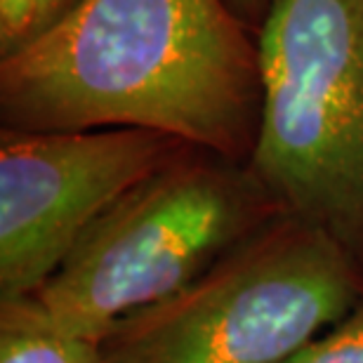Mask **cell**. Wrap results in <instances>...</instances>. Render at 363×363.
<instances>
[{
    "mask_svg": "<svg viewBox=\"0 0 363 363\" xmlns=\"http://www.w3.org/2000/svg\"><path fill=\"white\" fill-rule=\"evenodd\" d=\"M257 33L229 0H81L0 60V130L137 128L250 163Z\"/></svg>",
    "mask_w": 363,
    "mask_h": 363,
    "instance_id": "cell-1",
    "label": "cell"
},
{
    "mask_svg": "<svg viewBox=\"0 0 363 363\" xmlns=\"http://www.w3.org/2000/svg\"><path fill=\"white\" fill-rule=\"evenodd\" d=\"M229 3L236 10L238 17H241L252 31H257L259 24H262L264 17H267V12H269L274 0H229Z\"/></svg>",
    "mask_w": 363,
    "mask_h": 363,
    "instance_id": "cell-9",
    "label": "cell"
},
{
    "mask_svg": "<svg viewBox=\"0 0 363 363\" xmlns=\"http://www.w3.org/2000/svg\"><path fill=\"white\" fill-rule=\"evenodd\" d=\"M81 0H0V60L31 45Z\"/></svg>",
    "mask_w": 363,
    "mask_h": 363,
    "instance_id": "cell-7",
    "label": "cell"
},
{
    "mask_svg": "<svg viewBox=\"0 0 363 363\" xmlns=\"http://www.w3.org/2000/svg\"><path fill=\"white\" fill-rule=\"evenodd\" d=\"M363 300V274L314 224L281 215L101 340L104 363H286Z\"/></svg>",
    "mask_w": 363,
    "mask_h": 363,
    "instance_id": "cell-4",
    "label": "cell"
},
{
    "mask_svg": "<svg viewBox=\"0 0 363 363\" xmlns=\"http://www.w3.org/2000/svg\"><path fill=\"white\" fill-rule=\"evenodd\" d=\"M0 363H104L101 342L62 330L35 297L0 302Z\"/></svg>",
    "mask_w": 363,
    "mask_h": 363,
    "instance_id": "cell-6",
    "label": "cell"
},
{
    "mask_svg": "<svg viewBox=\"0 0 363 363\" xmlns=\"http://www.w3.org/2000/svg\"><path fill=\"white\" fill-rule=\"evenodd\" d=\"M281 215L250 163L189 147L108 208L31 297L62 330L101 342Z\"/></svg>",
    "mask_w": 363,
    "mask_h": 363,
    "instance_id": "cell-2",
    "label": "cell"
},
{
    "mask_svg": "<svg viewBox=\"0 0 363 363\" xmlns=\"http://www.w3.org/2000/svg\"><path fill=\"white\" fill-rule=\"evenodd\" d=\"M286 363H363V300Z\"/></svg>",
    "mask_w": 363,
    "mask_h": 363,
    "instance_id": "cell-8",
    "label": "cell"
},
{
    "mask_svg": "<svg viewBox=\"0 0 363 363\" xmlns=\"http://www.w3.org/2000/svg\"><path fill=\"white\" fill-rule=\"evenodd\" d=\"M257 50L252 170L363 274V0H274Z\"/></svg>",
    "mask_w": 363,
    "mask_h": 363,
    "instance_id": "cell-3",
    "label": "cell"
},
{
    "mask_svg": "<svg viewBox=\"0 0 363 363\" xmlns=\"http://www.w3.org/2000/svg\"><path fill=\"white\" fill-rule=\"evenodd\" d=\"M184 149L137 128L0 130V302L38 293L108 208Z\"/></svg>",
    "mask_w": 363,
    "mask_h": 363,
    "instance_id": "cell-5",
    "label": "cell"
}]
</instances>
